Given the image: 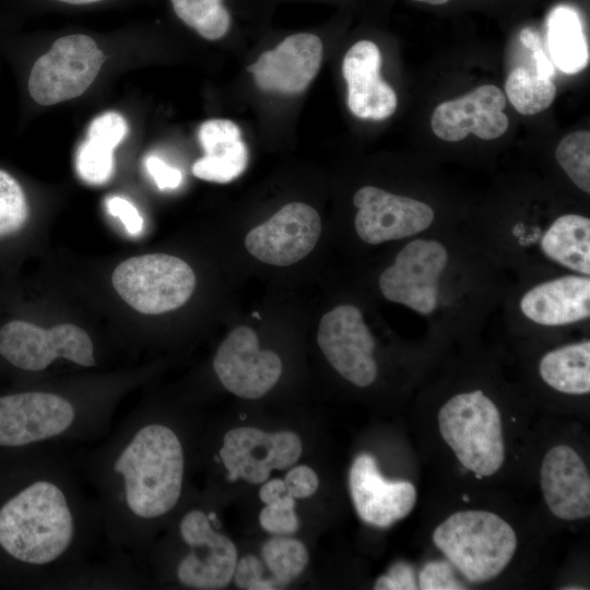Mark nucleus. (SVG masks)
Returning <instances> with one entry per match:
<instances>
[{
    "label": "nucleus",
    "mask_w": 590,
    "mask_h": 590,
    "mask_svg": "<svg viewBox=\"0 0 590 590\" xmlns=\"http://www.w3.org/2000/svg\"><path fill=\"white\" fill-rule=\"evenodd\" d=\"M0 470V562L30 586L51 590L105 545L96 499L75 463L73 445L15 448Z\"/></svg>",
    "instance_id": "1"
},
{
    "label": "nucleus",
    "mask_w": 590,
    "mask_h": 590,
    "mask_svg": "<svg viewBox=\"0 0 590 590\" xmlns=\"http://www.w3.org/2000/svg\"><path fill=\"white\" fill-rule=\"evenodd\" d=\"M80 177L92 185L106 182L114 169V149L103 142L86 138L75 156Z\"/></svg>",
    "instance_id": "31"
},
{
    "label": "nucleus",
    "mask_w": 590,
    "mask_h": 590,
    "mask_svg": "<svg viewBox=\"0 0 590 590\" xmlns=\"http://www.w3.org/2000/svg\"><path fill=\"white\" fill-rule=\"evenodd\" d=\"M284 482L290 496L293 498H307L312 496L319 486L316 472L307 465H296L291 469Z\"/></svg>",
    "instance_id": "37"
},
{
    "label": "nucleus",
    "mask_w": 590,
    "mask_h": 590,
    "mask_svg": "<svg viewBox=\"0 0 590 590\" xmlns=\"http://www.w3.org/2000/svg\"><path fill=\"white\" fill-rule=\"evenodd\" d=\"M322 60V42L311 33L285 37L275 48L262 52L248 67L256 84L264 90L297 94L317 75Z\"/></svg>",
    "instance_id": "18"
},
{
    "label": "nucleus",
    "mask_w": 590,
    "mask_h": 590,
    "mask_svg": "<svg viewBox=\"0 0 590 590\" xmlns=\"http://www.w3.org/2000/svg\"><path fill=\"white\" fill-rule=\"evenodd\" d=\"M94 492L105 548L140 564L181 502L187 449L181 433L151 405L137 406L99 441L73 445Z\"/></svg>",
    "instance_id": "2"
},
{
    "label": "nucleus",
    "mask_w": 590,
    "mask_h": 590,
    "mask_svg": "<svg viewBox=\"0 0 590 590\" xmlns=\"http://www.w3.org/2000/svg\"><path fill=\"white\" fill-rule=\"evenodd\" d=\"M381 55L371 40L355 43L342 63L347 86V106L351 113L369 120H384L397 108L393 88L380 78Z\"/></svg>",
    "instance_id": "19"
},
{
    "label": "nucleus",
    "mask_w": 590,
    "mask_h": 590,
    "mask_svg": "<svg viewBox=\"0 0 590 590\" xmlns=\"http://www.w3.org/2000/svg\"><path fill=\"white\" fill-rule=\"evenodd\" d=\"M438 427L460 463L476 477L496 473L505 461L500 413L483 391L458 393L438 412Z\"/></svg>",
    "instance_id": "5"
},
{
    "label": "nucleus",
    "mask_w": 590,
    "mask_h": 590,
    "mask_svg": "<svg viewBox=\"0 0 590 590\" xmlns=\"http://www.w3.org/2000/svg\"><path fill=\"white\" fill-rule=\"evenodd\" d=\"M204 156L194 162L192 174L203 180L229 182L248 162L247 148L239 127L228 119H210L198 131Z\"/></svg>",
    "instance_id": "22"
},
{
    "label": "nucleus",
    "mask_w": 590,
    "mask_h": 590,
    "mask_svg": "<svg viewBox=\"0 0 590 590\" xmlns=\"http://www.w3.org/2000/svg\"><path fill=\"white\" fill-rule=\"evenodd\" d=\"M548 57L554 67L566 74L583 70L589 62V48L578 13L570 7L555 8L547 20Z\"/></svg>",
    "instance_id": "25"
},
{
    "label": "nucleus",
    "mask_w": 590,
    "mask_h": 590,
    "mask_svg": "<svg viewBox=\"0 0 590 590\" xmlns=\"http://www.w3.org/2000/svg\"><path fill=\"white\" fill-rule=\"evenodd\" d=\"M302 451L300 438L293 432L266 433L256 427H237L225 433L213 460L224 465L229 482L243 479L260 484L272 470L292 467Z\"/></svg>",
    "instance_id": "11"
},
{
    "label": "nucleus",
    "mask_w": 590,
    "mask_h": 590,
    "mask_svg": "<svg viewBox=\"0 0 590 590\" xmlns=\"http://www.w3.org/2000/svg\"><path fill=\"white\" fill-rule=\"evenodd\" d=\"M59 1L71 3V4H86V3H92L99 0H59Z\"/></svg>",
    "instance_id": "42"
},
{
    "label": "nucleus",
    "mask_w": 590,
    "mask_h": 590,
    "mask_svg": "<svg viewBox=\"0 0 590 590\" xmlns=\"http://www.w3.org/2000/svg\"><path fill=\"white\" fill-rule=\"evenodd\" d=\"M317 342L330 365L353 385L367 387L376 380L375 338L356 306L342 304L324 314Z\"/></svg>",
    "instance_id": "12"
},
{
    "label": "nucleus",
    "mask_w": 590,
    "mask_h": 590,
    "mask_svg": "<svg viewBox=\"0 0 590 590\" xmlns=\"http://www.w3.org/2000/svg\"><path fill=\"white\" fill-rule=\"evenodd\" d=\"M418 588L423 590L464 589L455 578L451 566L446 562H429L421 570Z\"/></svg>",
    "instance_id": "36"
},
{
    "label": "nucleus",
    "mask_w": 590,
    "mask_h": 590,
    "mask_svg": "<svg viewBox=\"0 0 590 590\" xmlns=\"http://www.w3.org/2000/svg\"><path fill=\"white\" fill-rule=\"evenodd\" d=\"M176 15L205 39L223 37L232 24L226 0H170Z\"/></svg>",
    "instance_id": "28"
},
{
    "label": "nucleus",
    "mask_w": 590,
    "mask_h": 590,
    "mask_svg": "<svg viewBox=\"0 0 590 590\" xmlns=\"http://www.w3.org/2000/svg\"><path fill=\"white\" fill-rule=\"evenodd\" d=\"M505 90L517 111L535 115L550 107L556 96L551 79L539 76L530 67H515L508 74Z\"/></svg>",
    "instance_id": "27"
},
{
    "label": "nucleus",
    "mask_w": 590,
    "mask_h": 590,
    "mask_svg": "<svg viewBox=\"0 0 590 590\" xmlns=\"http://www.w3.org/2000/svg\"><path fill=\"white\" fill-rule=\"evenodd\" d=\"M555 157L569 179L582 191L590 192V133L577 131L558 144Z\"/></svg>",
    "instance_id": "30"
},
{
    "label": "nucleus",
    "mask_w": 590,
    "mask_h": 590,
    "mask_svg": "<svg viewBox=\"0 0 590 590\" xmlns=\"http://www.w3.org/2000/svg\"><path fill=\"white\" fill-rule=\"evenodd\" d=\"M0 356L14 368L32 374L43 373L58 361L86 368L98 364L92 338L72 323L44 329L26 321H10L0 329Z\"/></svg>",
    "instance_id": "8"
},
{
    "label": "nucleus",
    "mask_w": 590,
    "mask_h": 590,
    "mask_svg": "<svg viewBox=\"0 0 590 590\" xmlns=\"http://www.w3.org/2000/svg\"><path fill=\"white\" fill-rule=\"evenodd\" d=\"M448 263L446 247L434 239H414L396 256L379 276V288L389 302L421 315L438 306V281Z\"/></svg>",
    "instance_id": "10"
},
{
    "label": "nucleus",
    "mask_w": 590,
    "mask_h": 590,
    "mask_svg": "<svg viewBox=\"0 0 590 590\" xmlns=\"http://www.w3.org/2000/svg\"><path fill=\"white\" fill-rule=\"evenodd\" d=\"M141 564L105 550L62 575L51 590L60 589H140L149 583Z\"/></svg>",
    "instance_id": "23"
},
{
    "label": "nucleus",
    "mask_w": 590,
    "mask_h": 590,
    "mask_svg": "<svg viewBox=\"0 0 590 590\" xmlns=\"http://www.w3.org/2000/svg\"><path fill=\"white\" fill-rule=\"evenodd\" d=\"M260 526L269 533L290 535L298 530L295 512V498L285 495L279 500L266 505L259 515Z\"/></svg>",
    "instance_id": "33"
},
{
    "label": "nucleus",
    "mask_w": 590,
    "mask_h": 590,
    "mask_svg": "<svg viewBox=\"0 0 590 590\" xmlns=\"http://www.w3.org/2000/svg\"><path fill=\"white\" fill-rule=\"evenodd\" d=\"M121 391L47 387L0 396V448L99 441Z\"/></svg>",
    "instance_id": "3"
},
{
    "label": "nucleus",
    "mask_w": 590,
    "mask_h": 590,
    "mask_svg": "<svg viewBox=\"0 0 590 590\" xmlns=\"http://www.w3.org/2000/svg\"><path fill=\"white\" fill-rule=\"evenodd\" d=\"M213 369L229 392L244 399H259L276 385L283 365L276 353L259 349L251 328L239 326L220 344Z\"/></svg>",
    "instance_id": "13"
},
{
    "label": "nucleus",
    "mask_w": 590,
    "mask_h": 590,
    "mask_svg": "<svg viewBox=\"0 0 590 590\" xmlns=\"http://www.w3.org/2000/svg\"><path fill=\"white\" fill-rule=\"evenodd\" d=\"M128 126L123 117L115 111L96 117L90 125L87 138L103 142L115 149L126 137Z\"/></svg>",
    "instance_id": "34"
},
{
    "label": "nucleus",
    "mask_w": 590,
    "mask_h": 590,
    "mask_svg": "<svg viewBox=\"0 0 590 590\" xmlns=\"http://www.w3.org/2000/svg\"><path fill=\"white\" fill-rule=\"evenodd\" d=\"M233 578L235 585L240 589L271 590L278 588L272 578L263 577V566L255 555H247L236 563Z\"/></svg>",
    "instance_id": "35"
},
{
    "label": "nucleus",
    "mask_w": 590,
    "mask_h": 590,
    "mask_svg": "<svg viewBox=\"0 0 590 590\" xmlns=\"http://www.w3.org/2000/svg\"><path fill=\"white\" fill-rule=\"evenodd\" d=\"M106 206L113 216L121 221L130 235L135 236L142 232L143 219L130 201L121 197H111L107 199Z\"/></svg>",
    "instance_id": "38"
},
{
    "label": "nucleus",
    "mask_w": 590,
    "mask_h": 590,
    "mask_svg": "<svg viewBox=\"0 0 590 590\" xmlns=\"http://www.w3.org/2000/svg\"><path fill=\"white\" fill-rule=\"evenodd\" d=\"M545 257L577 274H590V220L580 214L558 216L543 233Z\"/></svg>",
    "instance_id": "24"
},
{
    "label": "nucleus",
    "mask_w": 590,
    "mask_h": 590,
    "mask_svg": "<svg viewBox=\"0 0 590 590\" xmlns=\"http://www.w3.org/2000/svg\"><path fill=\"white\" fill-rule=\"evenodd\" d=\"M261 554L276 586H286L297 578L309 558L300 541L284 535L268 540L262 545Z\"/></svg>",
    "instance_id": "29"
},
{
    "label": "nucleus",
    "mask_w": 590,
    "mask_h": 590,
    "mask_svg": "<svg viewBox=\"0 0 590 590\" xmlns=\"http://www.w3.org/2000/svg\"><path fill=\"white\" fill-rule=\"evenodd\" d=\"M543 381L567 394L590 392V341L583 340L554 349L539 364Z\"/></svg>",
    "instance_id": "26"
},
{
    "label": "nucleus",
    "mask_w": 590,
    "mask_h": 590,
    "mask_svg": "<svg viewBox=\"0 0 590 590\" xmlns=\"http://www.w3.org/2000/svg\"><path fill=\"white\" fill-rule=\"evenodd\" d=\"M111 283L133 309L145 315H158L181 307L190 298L196 287V275L180 258L149 253L118 264Z\"/></svg>",
    "instance_id": "7"
},
{
    "label": "nucleus",
    "mask_w": 590,
    "mask_h": 590,
    "mask_svg": "<svg viewBox=\"0 0 590 590\" xmlns=\"http://www.w3.org/2000/svg\"><path fill=\"white\" fill-rule=\"evenodd\" d=\"M434 544L474 583L497 577L517 550V535L502 517L485 510L450 515L433 533Z\"/></svg>",
    "instance_id": "4"
},
{
    "label": "nucleus",
    "mask_w": 590,
    "mask_h": 590,
    "mask_svg": "<svg viewBox=\"0 0 590 590\" xmlns=\"http://www.w3.org/2000/svg\"><path fill=\"white\" fill-rule=\"evenodd\" d=\"M27 215L23 189L10 174L0 169V237L17 232Z\"/></svg>",
    "instance_id": "32"
},
{
    "label": "nucleus",
    "mask_w": 590,
    "mask_h": 590,
    "mask_svg": "<svg viewBox=\"0 0 590 590\" xmlns=\"http://www.w3.org/2000/svg\"><path fill=\"white\" fill-rule=\"evenodd\" d=\"M413 568L405 563L394 564L388 574L380 576L374 586L376 590L417 589Z\"/></svg>",
    "instance_id": "39"
},
{
    "label": "nucleus",
    "mask_w": 590,
    "mask_h": 590,
    "mask_svg": "<svg viewBox=\"0 0 590 590\" xmlns=\"http://www.w3.org/2000/svg\"><path fill=\"white\" fill-rule=\"evenodd\" d=\"M540 484L552 514L564 520L590 515V476L581 457L569 446L557 445L544 456Z\"/></svg>",
    "instance_id": "20"
},
{
    "label": "nucleus",
    "mask_w": 590,
    "mask_h": 590,
    "mask_svg": "<svg viewBox=\"0 0 590 590\" xmlns=\"http://www.w3.org/2000/svg\"><path fill=\"white\" fill-rule=\"evenodd\" d=\"M413 1L424 2L428 4H444L448 2L449 0H413Z\"/></svg>",
    "instance_id": "43"
},
{
    "label": "nucleus",
    "mask_w": 590,
    "mask_h": 590,
    "mask_svg": "<svg viewBox=\"0 0 590 590\" xmlns=\"http://www.w3.org/2000/svg\"><path fill=\"white\" fill-rule=\"evenodd\" d=\"M145 167L161 190L175 189L181 184L180 170L167 165L155 155L146 157Z\"/></svg>",
    "instance_id": "40"
},
{
    "label": "nucleus",
    "mask_w": 590,
    "mask_h": 590,
    "mask_svg": "<svg viewBox=\"0 0 590 590\" xmlns=\"http://www.w3.org/2000/svg\"><path fill=\"white\" fill-rule=\"evenodd\" d=\"M105 59L90 36L61 37L34 63L28 79L30 95L45 106L75 98L91 86Z\"/></svg>",
    "instance_id": "9"
},
{
    "label": "nucleus",
    "mask_w": 590,
    "mask_h": 590,
    "mask_svg": "<svg viewBox=\"0 0 590 590\" xmlns=\"http://www.w3.org/2000/svg\"><path fill=\"white\" fill-rule=\"evenodd\" d=\"M320 234L318 212L306 203L291 202L252 228L245 238V247L261 262L286 267L310 253Z\"/></svg>",
    "instance_id": "15"
},
{
    "label": "nucleus",
    "mask_w": 590,
    "mask_h": 590,
    "mask_svg": "<svg viewBox=\"0 0 590 590\" xmlns=\"http://www.w3.org/2000/svg\"><path fill=\"white\" fill-rule=\"evenodd\" d=\"M288 495L284 480L273 479L266 482L259 491V497L266 505L272 504Z\"/></svg>",
    "instance_id": "41"
},
{
    "label": "nucleus",
    "mask_w": 590,
    "mask_h": 590,
    "mask_svg": "<svg viewBox=\"0 0 590 590\" xmlns=\"http://www.w3.org/2000/svg\"><path fill=\"white\" fill-rule=\"evenodd\" d=\"M353 203L357 208L354 219L356 234L369 245L417 235L426 231L435 219L430 205L374 186L358 189Z\"/></svg>",
    "instance_id": "14"
},
{
    "label": "nucleus",
    "mask_w": 590,
    "mask_h": 590,
    "mask_svg": "<svg viewBox=\"0 0 590 590\" xmlns=\"http://www.w3.org/2000/svg\"><path fill=\"white\" fill-rule=\"evenodd\" d=\"M505 106V95L497 86L481 85L464 96L438 105L430 126L438 138L448 142L463 140L469 133L493 140L508 128Z\"/></svg>",
    "instance_id": "17"
},
{
    "label": "nucleus",
    "mask_w": 590,
    "mask_h": 590,
    "mask_svg": "<svg viewBox=\"0 0 590 590\" xmlns=\"http://www.w3.org/2000/svg\"><path fill=\"white\" fill-rule=\"evenodd\" d=\"M519 307L526 318L546 327L586 320L590 316V279L568 274L542 282L522 295Z\"/></svg>",
    "instance_id": "21"
},
{
    "label": "nucleus",
    "mask_w": 590,
    "mask_h": 590,
    "mask_svg": "<svg viewBox=\"0 0 590 590\" xmlns=\"http://www.w3.org/2000/svg\"><path fill=\"white\" fill-rule=\"evenodd\" d=\"M349 485L359 518L379 528H387L406 517L417 498L416 488L411 482L386 480L375 458L368 453L354 459Z\"/></svg>",
    "instance_id": "16"
},
{
    "label": "nucleus",
    "mask_w": 590,
    "mask_h": 590,
    "mask_svg": "<svg viewBox=\"0 0 590 590\" xmlns=\"http://www.w3.org/2000/svg\"><path fill=\"white\" fill-rule=\"evenodd\" d=\"M216 515L199 507L185 510L175 523L178 554L167 570L180 586L199 590L226 588L237 563L235 544L215 529Z\"/></svg>",
    "instance_id": "6"
}]
</instances>
